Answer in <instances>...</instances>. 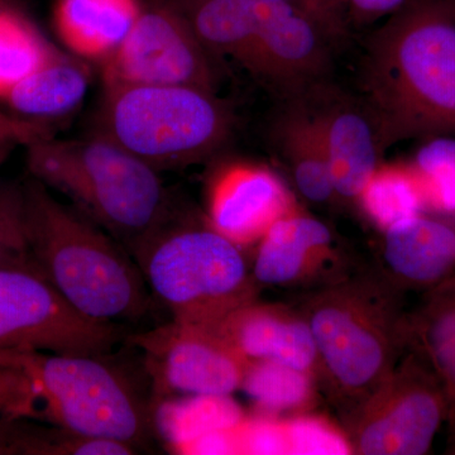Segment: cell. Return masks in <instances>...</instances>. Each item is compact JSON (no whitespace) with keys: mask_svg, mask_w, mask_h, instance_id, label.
I'll return each instance as SVG.
<instances>
[{"mask_svg":"<svg viewBox=\"0 0 455 455\" xmlns=\"http://www.w3.org/2000/svg\"><path fill=\"white\" fill-rule=\"evenodd\" d=\"M0 447L3 454L20 455H130L139 451L121 440L27 420H0Z\"/></svg>","mask_w":455,"mask_h":455,"instance_id":"obj_22","label":"cell"},{"mask_svg":"<svg viewBox=\"0 0 455 455\" xmlns=\"http://www.w3.org/2000/svg\"><path fill=\"white\" fill-rule=\"evenodd\" d=\"M449 5H451V11H453L455 16V0H447Z\"/></svg>","mask_w":455,"mask_h":455,"instance_id":"obj_34","label":"cell"},{"mask_svg":"<svg viewBox=\"0 0 455 455\" xmlns=\"http://www.w3.org/2000/svg\"><path fill=\"white\" fill-rule=\"evenodd\" d=\"M271 134L300 196L315 205L338 204L322 136L301 98L289 99Z\"/></svg>","mask_w":455,"mask_h":455,"instance_id":"obj_18","label":"cell"},{"mask_svg":"<svg viewBox=\"0 0 455 455\" xmlns=\"http://www.w3.org/2000/svg\"><path fill=\"white\" fill-rule=\"evenodd\" d=\"M42 136L44 134H41L38 127H35L31 123L18 121L0 112V164L14 146L28 145Z\"/></svg>","mask_w":455,"mask_h":455,"instance_id":"obj_31","label":"cell"},{"mask_svg":"<svg viewBox=\"0 0 455 455\" xmlns=\"http://www.w3.org/2000/svg\"><path fill=\"white\" fill-rule=\"evenodd\" d=\"M409 324L410 347L429 362L448 395L455 394V276L423 292Z\"/></svg>","mask_w":455,"mask_h":455,"instance_id":"obj_21","label":"cell"},{"mask_svg":"<svg viewBox=\"0 0 455 455\" xmlns=\"http://www.w3.org/2000/svg\"><path fill=\"white\" fill-rule=\"evenodd\" d=\"M317 383L307 374L267 361H251L242 390L271 411L302 409L311 403Z\"/></svg>","mask_w":455,"mask_h":455,"instance_id":"obj_27","label":"cell"},{"mask_svg":"<svg viewBox=\"0 0 455 455\" xmlns=\"http://www.w3.org/2000/svg\"><path fill=\"white\" fill-rule=\"evenodd\" d=\"M89 85L88 70L83 65L56 53L2 100L20 116L50 121L68 116L82 106Z\"/></svg>","mask_w":455,"mask_h":455,"instance_id":"obj_20","label":"cell"},{"mask_svg":"<svg viewBox=\"0 0 455 455\" xmlns=\"http://www.w3.org/2000/svg\"><path fill=\"white\" fill-rule=\"evenodd\" d=\"M363 101L383 151L455 137V16L447 0H406L368 44Z\"/></svg>","mask_w":455,"mask_h":455,"instance_id":"obj_1","label":"cell"},{"mask_svg":"<svg viewBox=\"0 0 455 455\" xmlns=\"http://www.w3.org/2000/svg\"><path fill=\"white\" fill-rule=\"evenodd\" d=\"M410 161L425 199V212L455 220V137L424 140Z\"/></svg>","mask_w":455,"mask_h":455,"instance_id":"obj_26","label":"cell"},{"mask_svg":"<svg viewBox=\"0 0 455 455\" xmlns=\"http://www.w3.org/2000/svg\"><path fill=\"white\" fill-rule=\"evenodd\" d=\"M233 125L229 108L209 90L108 84L97 134L160 171L212 157Z\"/></svg>","mask_w":455,"mask_h":455,"instance_id":"obj_7","label":"cell"},{"mask_svg":"<svg viewBox=\"0 0 455 455\" xmlns=\"http://www.w3.org/2000/svg\"><path fill=\"white\" fill-rule=\"evenodd\" d=\"M128 337L75 309L38 272L0 268V350L104 357Z\"/></svg>","mask_w":455,"mask_h":455,"instance_id":"obj_9","label":"cell"},{"mask_svg":"<svg viewBox=\"0 0 455 455\" xmlns=\"http://www.w3.org/2000/svg\"><path fill=\"white\" fill-rule=\"evenodd\" d=\"M142 9L140 0H57L53 20L73 52L106 61L128 37Z\"/></svg>","mask_w":455,"mask_h":455,"instance_id":"obj_19","label":"cell"},{"mask_svg":"<svg viewBox=\"0 0 455 455\" xmlns=\"http://www.w3.org/2000/svg\"><path fill=\"white\" fill-rule=\"evenodd\" d=\"M448 451L449 453L455 454V394L448 395Z\"/></svg>","mask_w":455,"mask_h":455,"instance_id":"obj_33","label":"cell"},{"mask_svg":"<svg viewBox=\"0 0 455 455\" xmlns=\"http://www.w3.org/2000/svg\"><path fill=\"white\" fill-rule=\"evenodd\" d=\"M355 206L383 233L425 212L423 188L409 163H382L368 180Z\"/></svg>","mask_w":455,"mask_h":455,"instance_id":"obj_24","label":"cell"},{"mask_svg":"<svg viewBox=\"0 0 455 455\" xmlns=\"http://www.w3.org/2000/svg\"><path fill=\"white\" fill-rule=\"evenodd\" d=\"M23 185L29 252L42 276L90 319L122 324L145 315L148 286L130 252L37 180Z\"/></svg>","mask_w":455,"mask_h":455,"instance_id":"obj_4","label":"cell"},{"mask_svg":"<svg viewBox=\"0 0 455 455\" xmlns=\"http://www.w3.org/2000/svg\"><path fill=\"white\" fill-rule=\"evenodd\" d=\"M406 0H341L347 16L368 23L391 16Z\"/></svg>","mask_w":455,"mask_h":455,"instance_id":"obj_32","label":"cell"},{"mask_svg":"<svg viewBox=\"0 0 455 455\" xmlns=\"http://www.w3.org/2000/svg\"><path fill=\"white\" fill-rule=\"evenodd\" d=\"M403 296L379 268L368 269L320 284L299 307L315 340L319 386L343 420L388 379L410 348Z\"/></svg>","mask_w":455,"mask_h":455,"instance_id":"obj_2","label":"cell"},{"mask_svg":"<svg viewBox=\"0 0 455 455\" xmlns=\"http://www.w3.org/2000/svg\"><path fill=\"white\" fill-rule=\"evenodd\" d=\"M283 427L289 454H352L346 433L322 419L301 416Z\"/></svg>","mask_w":455,"mask_h":455,"instance_id":"obj_29","label":"cell"},{"mask_svg":"<svg viewBox=\"0 0 455 455\" xmlns=\"http://www.w3.org/2000/svg\"><path fill=\"white\" fill-rule=\"evenodd\" d=\"M100 355L0 350V420H27L140 448L154 410Z\"/></svg>","mask_w":455,"mask_h":455,"instance_id":"obj_3","label":"cell"},{"mask_svg":"<svg viewBox=\"0 0 455 455\" xmlns=\"http://www.w3.org/2000/svg\"><path fill=\"white\" fill-rule=\"evenodd\" d=\"M324 145L339 205H355L385 155L379 130L363 99L326 89L324 84L301 97Z\"/></svg>","mask_w":455,"mask_h":455,"instance_id":"obj_12","label":"cell"},{"mask_svg":"<svg viewBox=\"0 0 455 455\" xmlns=\"http://www.w3.org/2000/svg\"><path fill=\"white\" fill-rule=\"evenodd\" d=\"M214 56L256 76L265 0H170Z\"/></svg>","mask_w":455,"mask_h":455,"instance_id":"obj_17","label":"cell"},{"mask_svg":"<svg viewBox=\"0 0 455 455\" xmlns=\"http://www.w3.org/2000/svg\"><path fill=\"white\" fill-rule=\"evenodd\" d=\"M32 178L68 197L130 252L171 217L158 171L106 137L28 143Z\"/></svg>","mask_w":455,"mask_h":455,"instance_id":"obj_5","label":"cell"},{"mask_svg":"<svg viewBox=\"0 0 455 455\" xmlns=\"http://www.w3.org/2000/svg\"><path fill=\"white\" fill-rule=\"evenodd\" d=\"M298 9L310 18L331 44L343 40L347 33V14L341 0H277Z\"/></svg>","mask_w":455,"mask_h":455,"instance_id":"obj_30","label":"cell"},{"mask_svg":"<svg viewBox=\"0 0 455 455\" xmlns=\"http://www.w3.org/2000/svg\"><path fill=\"white\" fill-rule=\"evenodd\" d=\"M291 190L265 164L235 161L215 171L206 194V220L242 250L298 208Z\"/></svg>","mask_w":455,"mask_h":455,"instance_id":"obj_13","label":"cell"},{"mask_svg":"<svg viewBox=\"0 0 455 455\" xmlns=\"http://www.w3.org/2000/svg\"><path fill=\"white\" fill-rule=\"evenodd\" d=\"M130 254L175 322L218 325L239 307L259 300L260 286L243 250L206 218L180 221L171 215Z\"/></svg>","mask_w":455,"mask_h":455,"instance_id":"obj_6","label":"cell"},{"mask_svg":"<svg viewBox=\"0 0 455 455\" xmlns=\"http://www.w3.org/2000/svg\"><path fill=\"white\" fill-rule=\"evenodd\" d=\"M56 53L22 14L0 4V100Z\"/></svg>","mask_w":455,"mask_h":455,"instance_id":"obj_25","label":"cell"},{"mask_svg":"<svg viewBox=\"0 0 455 455\" xmlns=\"http://www.w3.org/2000/svg\"><path fill=\"white\" fill-rule=\"evenodd\" d=\"M250 361H267L307 374L319 386L315 340L299 309L259 300L214 325Z\"/></svg>","mask_w":455,"mask_h":455,"instance_id":"obj_15","label":"cell"},{"mask_svg":"<svg viewBox=\"0 0 455 455\" xmlns=\"http://www.w3.org/2000/svg\"><path fill=\"white\" fill-rule=\"evenodd\" d=\"M256 245L252 274L260 287L324 284L349 274L333 230L300 206L275 221Z\"/></svg>","mask_w":455,"mask_h":455,"instance_id":"obj_14","label":"cell"},{"mask_svg":"<svg viewBox=\"0 0 455 455\" xmlns=\"http://www.w3.org/2000/svg\"><path fill=\"white\" fill-rule=\"evenodd\" d=\"M0 454H3V453H2V447H0Z\"/></svg>","mask_w":455,"mask_h":455,"instance_id":"obj_35","label":"cell"},{"mask_svg":"<svg viewBox=\"0 0 455 455\" xmlns=\"http://www.w3.org/2000/svg\"><path fill=\"white\" fill-rule=\"evenodd\" d=\"M0 268L38 272L27 239L25 185L0 180Z\"/></svg>","mask_w":455,"mask_h":455,"instance_id":"obj_28","label":"cell"},{"mask_svg":"<svg viewBox=\"0 0 455 455\" xmlns=\"http://www.w3.org/2000/svg\"><path fill=\"white\" fill-rule=\"evenodd\" d=\"M379 269L403 292H424L455 276L454 218L424 212L388 228Z\"/></svg>","mask_w":455,"mask_h":455,"instance_id":"obj_16","label":"cell"},{"mask_svg":"<svg viewBox=\"0 0 455 455\" xmlns=\"http://www.w3.org/2000/svg\"><path fill=\"white\" fill-rule=\"evenodd\" d=\"M448 392L424 355L410 347L388 379L344 419L358 455H424L447 420Z\"/></svg>","mask_w":455,"mask_h":455,"instance_id":"obj_8","label":"cell"},{"mask_svg":"<svg viewBox=\"0 0 455 455\" xmlns=\"http://www.w3.org/2000/svg\"><path fill=\"white\" fill-rule=\"evenodd\" d=\"M214 55L171 3L143 8L118 50L104 61V84L196 86L215 92Z\"/></svg>","mask_w":455,"mask_h":455,"instance_id":"obj_11","label":"cell"},{"mask_svg":"<svg viewBox=\"0 0 455 455\" xmlns=\"http://www.w3.org/2000/svg\"><path fill=\"white\" fill-rule=\"evenodd\" d=\"M228 397L193 396L185 401L163 398L152 406L154 427H158L172 451L182 454L200 436L229 429L243 420V414Z\"/></svg>","mask_w":455,"mask_h":455,"instance_id":"obj_23","label":"cell"},{"mask_svg":"<svg viewBox=\"0 0 455 455\" xmlns=\"http://www.w3.org/2000/svg\"><path fill=\"white\" fill-rule=\"evenodd\" d=\"M127 341L145 353L158 400L176 394L230 396L242 390L251 362L215 326L172 320Z\"/></svg>","mask_w":455,"mask_h":455,"instance_id":"obj_10","label":"cell"}]
</instances>
